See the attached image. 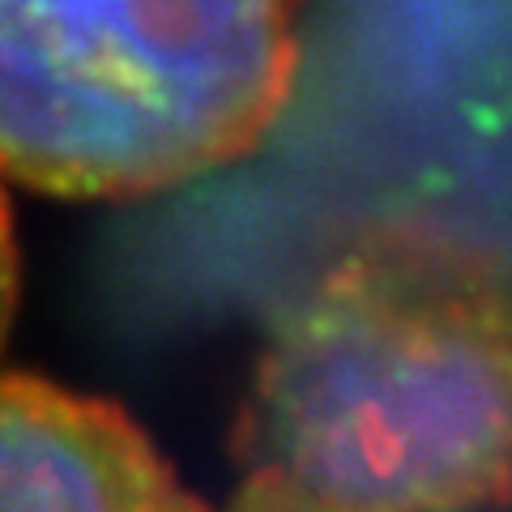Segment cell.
<instances>
[{
	"mask_svg": "<svg viewBox=\"0 0 512 512\" xmlns=\"http://www.w3.org/2000/svg\"><path fill=\"white\" fill-rule=\"evenodd\" d=\"M0 512H201L128 414L0 376Z\"/></svg>",
	"mask_w": 512,
	"mask_h": 512,
	"instance_id": "obj_3",
	"label": "cell"
},
{
	"mask_svg": "<svg viewBox=\"0 0 512 512\" xmlns=\"http://www.w3.org/2000/svg\"><path fill=\"white\" fill-rule=\"evenodd\" d=\"M299 0H0V180L146 197L244 158L295 82Z\"/></svg>",
	"mask_w": 512,
	"mask_h": 512,
	"instance_id": "obj_2",
	"label": "cell"
},
{
	"mask_svg": "<svg viewBox=\"0 0 512 512\" xmlns=\"http://www.w3.org/2000/svg\"><path fill=\"white\" fill-rule=\"evenodd\" d=\"M227 512H333V508H325V504L308 500V495L274 483V478H248L244 491L235 495Z\"/></svg>",
	"mask_w": 512,
	"mask_h": 512,
	"instance_id": "obj_4",
	"label": "cell"
},
{
	"mask_svg": "<svg viewBox=\"0 0 512 512\" xmlns=\"http://www.w3.org/2000/svg\"><path fill=\"white\" fill-rule=\"evenodd\" d=\"M239 444L333 512L512 500V291L444 239H372L278 316Z\"/></svg>",
	"mask_w": 512,
	"mask_h": 512,
	"instance_id": "obj_1",
	"label": "cell"
},
{
	"mask_svg": "<svg viewBox=\"0 0 512 512\" xmlns=\"http://www.w3.org/2000/svg\"><path fill=\"white\" fill-rule=\"evenodd\" d=\"M13 312H18V244H13V218L0 188V350H5Z\"/></svg>",
	"mask_w": 512,
	"mask_h": 512,
	"instance_id": "obj_5",
	"label": "cell"
}]
</instances>
